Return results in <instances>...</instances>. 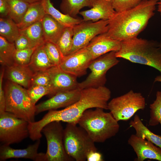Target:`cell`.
Segmentation results:
<instances>
[{
    "label": "cell",
    "mask_w": 161,
    "mask_h": 161,
    "mask_svg": "<svg viewBox=\"0 0 161 161\" xmlns=\"http://www.w3.org/2000/svg\"><path fill=\"white\" fill-rule=\"evenodd\" d=\"M40 143V139L37 140L33 144L24 149H15L9 145H1L0 160L4 161L12 158H23L34 161H47L46 153L38 152Z\"/></svg>",
    "instance_id": "cell-15"
},
{
    "label": "cell",
    "mask_w": 161,
    "mask_h": 161,
    "mask_svg": "<svg viewBox=\"0 0 161 161\" xmlns=\"http://www.w3.org/2000/svg\"><path fill=\"white\" fill-rule=\"evenodd\" d=\"M73 27H65L56 44L63 56L67 55L73 44Z\"/></svg>",
    "instance_id": "cell-30"
},
{
    "label": "cell",
    "mask_w": 161,
    "mask_h": 161,
    "mask_svg": "<svg viewBox=\"0 0 161 161\" xmlns=\"http://www.w3.org/2000/svg\"><path fill=\"white\" fill-rule=\"evenodd\" d=\"M34 74L28 65H22L14 64L6 67L4 75L8 80L27 89L30 86Z\"/></svg>",
    "instance_id": "cell-19"
},
{
    "label": "cell",
    "mask_w": 161,
    "mask_h": 161,
    "mask_svg": "<svg viewBox=\"0 0 161 161\" xmlns=\"http://www.w3.org/2000/svg\"><path fill=\"white\" fill-rule=\"evenodd\" d=\"M115 55L117 58L153 67L161 74V48L156 41L137 37L121 41Z\"/></svg>",
    "instance_id": "cell-3"
},
{
    "label": "cell",
    "mask_w": 161,
    "mask_h": 161,
    "mask_svg": "<svg viewBox=\"0 0 161 161\" xmlns=\"http://www.w3.org/2000/svg\"><path fill=\"white\" fill-rule=\"evenodd\" d=\"M115 52H109L93 60L88 68L90 73L84 80L78 83V88L82 89L104 86L107 81V72L119 62Z\"/></svg>",
    "instance_id": "cell-9"
},
{
    "label": "cell",
    "mask_w": 161,
    "mask_h": 161,
    "mask_svg": "<svg viewBox=\"0 0 161 161\" xmlns=\"http://www.w3.org/2000/svg\"><path fill=\"white\" fill-rule=\"evenodd\" d=\"M150 118L148 125L155 126L159 123L161 126V91H157L156 98L153 102L149 106Z\"/></svg>",
    "instance_id": "cell-31"
},
{
    "label": "cell",
    "mask_w": 161,
    "mask_h": 161,
    "mask_svg": "<svg viewBox=\"0 0 161 161\" xmlns=\"http://www.w3.org/2000/svg\"><path fill=\"white\" fill-rule=\"evenodd\" d=\"M45 51L49 60L55 66H59L63 56L56 44L45 41L43 44Z\"/></svg>",
    "instance_id": "cell-32"
},
{
    "label": "cell",
    "mask_w": 161,
    "mask_h": 161,
    "mask_svg": "<svg viewBox=\"0 0 161 161\" xmlns=\"http://www.w3.org/2000/svg\"><path fill=\"white\" fill-rule=\"evenodd\" d=\"M4 71L5 69H3L0 75V114L5 112V98L2 85Z\"/></svg>",
    "instance_id": "cell-37"
},
{
    "label": "cell",
    "mask_w": 161,
    "mask_h": 161,
    "mask_svg": "<svg viewBox=\"0 0 161 161\" xmlns=\"http://www.w3.org/2000/svg\"><path fill=\"white\" fill-rule=\"evenodd\" d=\"M116 12L113 6L112 0H93L90 9L80 12L83 21H98L101 20H109Z\"/></svg>",
    "instance_id": "cell-18"
},
{
    "label": "cell",
    "mask_w": 161,
    "mask_h": 161,
    "mask_svg": "<svg viewBox=\"0 0 161 161\" xmlns=\"http://www.w3.org/2000/svg\"><path fill=\"white\" fill-rule=\"evenodd\" d=\"M8 16L16 23L21 21L30 4L23 0H7Z\"/></svg>",
    "instance_id": "cell-29"
},
{
    "label": "cell",
    "mask_w": 161,
    "mask_h": 161,
    "mask_svg": "<svg viewBox=\"0 0 161 161\" xmlns=\"http://www.w3.org/2000/svg\"><path fill=\"white\" fill-rule=\"evenodd\" d=\"M41 22L45 41L56 44L65 27L47 14H46Z\"/></svg>",
    "instance_id": "cell-20"
},
{
    "label": "cell",
    "mask_w": 161,
    "mask_h": 161,
    "mask_svg": "<svg viewBox=\"0 0 161 161\" xmlns=\"http://www.w3.org/2000/svg\"><path fill=\"white\" fill-rule=\"evenodd\" d=\"M16 49L14 42L8 41L0 36V63L6 67L14 64V56Z\"/></svg>",
    "instance_id": "cell-27"
},
{
    "label": "cell",
    "mask_w": 161,
    "mask_h": 161,
    "mask_svg": "<svg viewBox=\"0 0 161 161\" xmlns=\"http://www.w3.org/2000/svg\"><path fill=\"white\" fill-rule=\"evenodd\" d=\"M142 0H112L113 8L116 12H120L137 6Z\"/></svg>",
    "instance_id": "cell-35"
},
{
    "label": "cell",
    "mask_w": 161,
    "mask_h": 161,
    "mask_svg": "<svg viewBox=\"0 0 161 161\" xmlns=\"http://www.w3.org/2000/svg\"><path fill=\"white\" fill-rule=\"evenodd\" d=\"M77 124L67 123L63 132V143L67 154L76 161H85L88 154L97 151L95 142Z\"/></svg>",
    "instance_id": "cell-6"
},
{
    "label": "cell",
    "mask_w": 161,
    "mask_h": 161,
    "mask_svg": "<svg viewBox=\"0 0 161 161\" xmlns=\"http://www.w3.org/2000/svg\"><path fill=\"white\" fill-rule=\"evenodd\" d=\"M86 160L88 161H103L102 154L97 151H92L88 155Z\"/></svg>",
    "instance_id": "cell-39"
},
{
    "label": "cell",
    "mask_w": 161,
    "mask_h": 161,
    "mask_svg": "<svg viewBox=\"0 0 161 161\" xmlns=\"http://www.w3.org/2000/svg\"><path fill=\"white\" fill-rule=\"evenodd\" d=\"M4 90L5 112L28 123L35 121L36 105L32 101L27 89L7 80Z\"/></svg>",
    "instance_id": "cell-5"
},
{
    "label": "cell",
    "mask_w": 161,
    "mask_h": 161,
    "mask_svg": "<svg viewBox=\"0 0 161 161\" xmlns=\"http://www.w3.org/2000/svg\"><path fill=\"white\" fill-rule=\"evenodd\" d=\"M128 143L137 155L136 160L143 161L148 159L161 161V148L151 142L132 134Z\"/></svg>",
    "instance_id": "cell-16"
},
{
    "label": "cell",
    "mask_w": 161,
    "mask_h": 161,
    "mask_svg": "<svg viewBox=\"0 0 161 161\" xmlns=\"http://www.w3.org/2000/svg\"><path fill=\"white\" fill-rule=\"evenodd\" d=\"M30 4H31L34 2L40 1L42 0H23Z\"/></svg>",
    "instance_id": "cell-43"
},
{
    "label": "cell",
    "mask_w": 161,
    "mask_h": 161,
    "mask_svg": "<svg viewBox=\"0 0 161 161\" xmlns=\"http://www.w3.org/2000/svg\"><path fill=\"white\" fill-rule=\"evenodd\" d=\"M111 97L110 90L105 86L81 89L77 101L63 109L49 111L41 120L33 122L32 127L36 133L40 134L43 128L52 121L77 124L83 113L89 109L99 108L108 110Z\"/></svg>",
    "instance_id": "cell-1"
},
{
    "label": "cell",
    "mask_w": 161,
    "mask_h": 161,
    "mask_svg": "<svg viewBox=\"0 0 161 161\" xmlns=\"http://www.w3.org/2000/svg\"><path fill=\"white\" fill-rule=\"evenodd\" d=\"M41 2L46 14L65 27H73L83 21V19L73 17L61 12L54 7L50 0H42Z\"/></svg>",
    "instance_id": "cell-23"
},
{
    "label": "cell",
    "mask_w": 161,
    "mask_h": 161,
    "mask_svg": "<svg viewBox=\"0 0 161 161\" xmlns=\"http://www.w3.org/2000/svg\"><path fill=\"white\" fill-rule=\"evenodd\" d=\"M63 128L61 122L54 121L46 125L42 132L47 141V161H70L74 160L66 153L63 143Z\"/></svg>",
    "instance_id": "cell-10"
},
{
    "label": "cell",
    "mask_w": 161,
    "mask_h": 161,
    "mask_svg": "<svg viewBox=\"0 0 161 161\" xmlns=\"http://www.w3.org/2000/svg\"><path fill=\"white\" fill-rule=\"evenodd\" d=\"M108 20L83 21L73 27V44L67 54L86 47L96 36L107 32Z\"/></svg>",
    "instance_id": "cell-11"
},
{
    "label": "cell",
    "mask_w": 161,
    "mask_h": 161,
    "mask_svg": "<svg viewBox=\"0 0 161 161\" xmlns=\"http://www.w3.org/2000/svg\"><path fill=\"white\" fill-rule=\"evenodd\" d=\"M20 29L17 24L8 17H0V36L10 42H14L20 35Z\"/></svg>",
    "instance_id": "cell-26"
},
{
    "label": "cell",
    "mask_w": 161,
    "mask_h": 161,
    "mask_svg": "<svg viewBox=\"0 0 161 161\" xmlns=\"http://www.w3.org/2000/svg\"><path fill=\"white\" fill-rule=\"evenodd\" d=\"M17 50L31 48L27 38L24 35L20 34L14 41Z\"/></svg>",
    "instance_id": "cell-38"
},
{
    "label": "cell",
    "mask_w": 161,
    "mask_h": 161,
    "mask_svg": "<svg viewBox=\"0 0 161 161\" xmlns=\"http://www.w3.org/2000/svg\"><path fill=\"white\" fill-rule=\"evenodd\" d=\"M159 1H161V0H158Z\"/></svg>",
    "instance_id": "cell-45"
},
{
    "label": "cell",
    "mask_w": 161,
    "mask_h": 161,
    "mask_svg": "<svg viewBox=\"0 0 161 161\" xmlns=\"http://www.w3.org/2000/svg\"><path fill=\"white\" fill-rule=\"evenodd\" d=\"M129 124L135 129L137 136L146 139L161 148V135L156 134L149 130L143 124L138 115H135Z\"/></svg>",
    "instance_id": "cell-24"
},
{
    "label": "cell",
    "mask_w": 161,
    "mask_h": 161,
    "mask_svg": "<svg viewBox=\"0 0 161 161\" xmlns=\"http://www.w3.org/2000/svg\"><path fill=\"white\" fill-rule=\"evenodd\" d=\"M29 123L5 112L0 114L1 145L18 143L29 137Z\"/></svg>",
    "instance_id": "cell-8"
},
{
    "label": "cell",
    "mask_w": 161,
    "mask_h": 161,
    "mask_svg": "<svg viewBox=\"0 0 161 161\" xmlns=\"http://www.w3.org/2000/svg\"><path fill=\"white\" fill-rule=\"evenodd\" d=\"M47 71L50 78L49 95L51 97L60 92L78 88L77 77L64 71L59 66H54Z\"/></svg>",
    "instance_id": "cell-13"
},
{
    "label": "cell",
    "mask_w": 161,
    "mask_h": 161,
    "mask_svg": "<svg viewBox=\"0 0 161 161\" xmlns=\"http://www.w3.org/2000/svg\"><path fill=\"white\" fill-rule=\"evenodd\" d=\"M81 91V89L77 88L57 93L36 105V115L44 111L56 110L70 106L79 99Z\"/></svg>",
    "instance_id": "cell-14"
},
{
    "label": "cell",
    "mask_w": 161,
    "mask_h": 161,
    "mask_svg": "<svg viewBox=\"0 0 161 161\" xmlns=\"http://www.w3.org/2000/svg\"><path fill=\"white\" fill-rule=\"evenodd\" d=\"M8 4L7 0H0V17H8Z\"/></svg>",
    "instance_id": "cell-40"
},
{
    "label": "cell",
    "mask_w": 161,
    "mask_h": 161,
    "mask_svg": "<svg viewBox=\"0 0 161 161\" xmlns=\"http://www.w3.org/2000/svg\"><path fill=\"white\" fill-rule=\"evenodd\" d=\"M159 46L161 48V41L159 42Z\"/></svg>",
    "instance_id": "cell-44"
},
{
    "label": "cell",
    "mask_w": 161,
    "mask_h": 161,
    "mask_svg": "<svg viewBox=\"0 0 161 161\" xmlns=\"http://www.w3.org/2000/svg\"><path fill=\"white\" fill-rule=\"evenodd\" d=\"M49 82L50 78L47 70L35 73L32 79L30 86L38 85L48 87Z\"/></svg>",
    "instance_id": "cell-36"
},
{
    "label": "cell",
    "mask_w": 161,
    "mask_h": 161,
    "mask_svg": "<svg viewBox=\"0 0 161 161\" xmlns=\"http://www.w3.org/2000/svg\"><path fill=\"white\" fill-rule=\"evenodd\" d=\"M161 82V75L157 76L154 78V82Z\"/></svg>",
    "instance_id": "cell-42"
},
{
    "label": "cell",
    "mask_w": 161,
    "mask_h": 161,
    "mask_svg": "<svg viewBox=\"0 0 161 161\" xmlns=\"http://www.w3.org/2000/svg\"><path fill=\"white\" fill-rule=\"evenodd\" d=\"M38 46L22 50H16L14 56V64L22 65H28L32 54Z\"/></svg>",
    "instance_id": "cell-33"
},
{
    "label": "cell",
    "mask_w": 161,
    "mask_h": 161,
    "mask_svg": "<svg viewBox=\"0 0 161 161\" xmlns=\"http://www.w3.org/2000/svg\"><path fill=\"white\" fill-rule=\"evenodd\" d=\"M20 33L28 39L31 48L44 44V39L42 24L41 21L37 22L23 29H20Z\"/></svg>",
    "instance_id": "cell-25"
},
{
    "label": "cell",
    "mask_w": 161,
    "mask_h": 161,
    "mask_svg": "<svg viewBox=\"0 0 161 161\" xmlns=\"http://www.w3.org/2000/svg\"><path fill=\"white\" fill-rule=\"evenodd\" d=\"M97 108L86 110L77 124L82 128L95 143H103L114 136L119 132L120 125L109 112Z\"/></svg>",
    "instance_id": "cell-4"
},
{
    "label": "cell",
    "mask_w": 161,
    "mask_h": 161,
    "mask_svg": "<svg viewBox=\"0 0 161 161\" xmlns=\"http://www.w3.org/2000/svg\"><path fill=\"white\" fill-rule=\"evenodd\" d=\"M145 106V99L141 93L130 90L112 99L108 102V108L118 122L129 120L138 111L144 110Z\"/></svg>",
    "instance_id": "cell-7"
},
{
    "label": "cell",
    "mask_w": 161,
    "mask_h": 161,
    "mask_svg": "<svg viewBox=\"0 0 161 161\" xmlns=\"http://www.w3.org/2000/svg\"><path fill=\"white\" fill-rule=\"evenodd\" d=\"M121 44V41L112 38L106 32L95 36L86 47L94 60L109 52L118 51Z\"/></svg>",
    "instance_id": "cell-17"
},
{
    "label": "cell",
    "mask_w": 161,
    "mask_h": 161,
    "mask_svg": "<svg viewBox=\"0 0 161 161\" xmlns=\"http://www.w3.org/2000/svg\"><path fill=\"white\" fill-rule=\"evenodd\" d=\"M157 11L160 13L161 16V1H158L157 2Z\"/></svg>",
    "instance_id": "cell-41"
},
{
    "label": "cell",
    "mask_w": 161,
    "mask_h": 161,
    "mask_svg": "<svg viewBox=\"0 0 161 161\" xmlns=\"http://www.w3.org/2000/svg\"><path fill=\"white\" fill-rule=\"evenodd\" d=\"M92 56L85 47L63 56L59 66L64 71L79 77L86 74Z\"/></svg>",
    "instance_id": "cell-12"
},
{
    "label": "cell",
    "mask_w": 161,
    "mask_h": 161,
    "mask_svg": "<svg viewBox=\"0 0 161 161\" xmlns=\"http://www.w3.org/2000/svg\"><path fill=\"white\" fill-rule=\"evenodd\" d=\"M158 0H142L137 6L116 12L108 20V35L121 42L137 37L154 15Z\"/></svg>",
    "instance_id": "cell-2"
},
{
    "label": "cell",
    "mask_w": 161,
    "mask_h": 161,
    "mask_svg": "<svg viewBox=\"0 0 161 161\" xmlns=\"http://www.w3.org/2000/svg\"><path fill=\"white\" fill-rule=\"evenodd\" d=\"M93 0H62L60 8L62 13L76 18L83 8L92 7Z\"/></svg>",
    "instance_id": "cell-28"
},
{
    "label": "cell",
    "mask_w": 161,
    "mask_h": 161,
    "mask_svg": "<svg viewBox=\"0 0 161 161\" xmlns=\"http://www.w3.org/2000/svg\"><path fill=\"white\" fill-rule=\"evenodd\" d=\"M27 89L29 95L34 104L43 96L49 95V93L48 86L32 85Z\"/></svg>",
    "instance_id": "cell-34"
},
{
    "label": "cell",
    "mask_w": 161,
    "mask_h": 161,
    "mask_svg": "<svg viewBox=\"0 0 161 161\" xmlns=\"http://www.w3.org/2000/svg\"><path fill=\"white\" fill-rule=\"evenodd\" d=\"M43 44L36 48L28 65L34 73L46 71L55 66L49 58L44 49Z\"/></svg>",
    "instance_id": "cell-22"
},
{
    "label": "cell",
    "mask_w": 161,
    "mask_h": 161,
    "mask_svg": "<svg viewBox=\"0 0 161 161\" xmlns=\"http://www.w3.org/2000/svg\"><path fill=\"white\" fill-rule=\"evenodd\" d=\"M46 13L41 1L30 4L21 21L17 25L23 29L38 21H41Z\"/></svg>",
    "instance_id": "cell-21"
}]
</instances>
